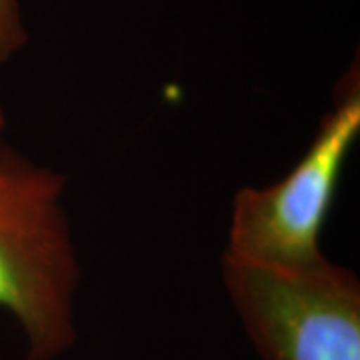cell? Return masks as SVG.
I'll return each mask as SVG.
<instances>
[{
  "instance_id": "cell-1",
  "label": "cell",
  "mask_w": 360,
  "mask_h": 360,
  "mask_svg": "<svg viewBox=\"0 0 360 360\" xmlns=\"http://www.w3.org/2000/svg\"><path fill=\"white\" fill-rule=\"evenodd\" d=\"M66 176L0 142V309L18 322L28 359L72 347L80 262L66 212Z\"/></svg>"
},
{
  "instance_id": "cell-2",
  "label": "cell",
  "mask_w": 360,
  "mask_h": 360,
  "mask_svg": "<svg viewBox=\"0 0 360 360\" xmlns=\"http://www.w3.org/2000/svg\"><path fill=\"white\" fill-rule=\"evenodd\" d=\"M359 136L360 72L354 60L295 167L269 186H245L234 194L224 255L270 266H307L326 258L322 231Z\"/></svg>"
},
{
  "instance_id": "cell-3",
  "label": "cell",
  "mask_w": 360,
  "mask_h": 360,
  "mask_svg": "<svg viewBox=\"0 0 360 360\" xmlns=\"http://www.w3.org/2000/svg\"><path fill=\"white\" fill-rule=\"evenodd\" d=\"M224 290L262 360H360V281L322 258L270 266L222 255Z\"/></svg>"
},
{
  "instance_id": "cell-4",
  "label": "cell",
  "mask_w": 360,
  "mask_h": 360,
  "mask_svg": "<svg viewBox=\"0 0 360 360\" xmlns=\"http://www.w3.org/2000/svg\"><path fill=\"white\" fill-rule=\"evenodd\" d=\"M28 42L18 0H0V63H8Z\"/></svg>"
},
{
  "instance_id": "cell-5",
  "label": "cell",
  "mask_w": 360,
  "mask_h": 360,
  "mask_svg": "<svg viewBox=\"0 0 360 360\" xmlns=\"http://www.w3.org/2000/svg\"><path fill=\"white\" fill-rule=\"evenodd\" d=\"M4 127H6V118H4V108L0 104V142H2V132H4Z\"/></svg>"
}]
</instances>
